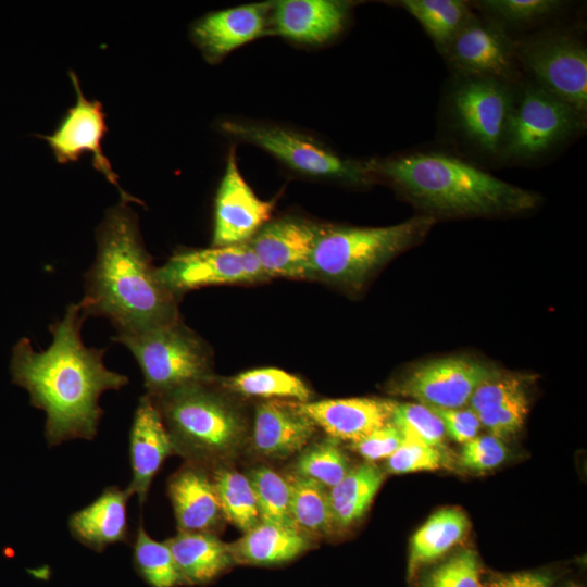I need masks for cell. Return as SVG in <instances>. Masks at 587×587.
<instances>
[{
	"instance_id": "cell-1",
	"label": "cell",
	"mask_w": 587,
	"mask_h": 587,
	"mask_svg": "<svg viewBox=\"0 0 587 587\" xmlns=\"http://www.w3.org/2000/svg\"><path fill=\"white\" fill-rule=\"evenodd\" d=\"M85 320L79 304L71 303L49 326L52 342L46 350L35 351L26 339L14 350L13 380L28 391L32 405L46 413L49 447L73 439L92 440L103 415L101 395L129 382L105 366L107 348L84 344Z\"/></svg>"
},
{
	"instance_id": "cell-2",
	"label": "cell",
	"mask_w": 587,
	"mask_h": 587,
	"mask_svg": "<svg viewBox=\"0 0 587 587\" xmlns=\"http://www.w3.org/2000/svg\"><path fill=\"white\" fill-rule=\"evenodd\" d=\"M96 240V259L84 276L85 296L78 302L85 319L104 317L117 335L179 319L178 300L160 282L127 202L107 211Z\"/></svg>"
},
{
	"instance_id": "cell-3",
	"label": "cell",
	"mask_w": 587,
	"mask_h": 587,
	"mask_svg": "<svg viewBox=\"0 0 587 587\" xmlns=\"http://www.w3.org/2000/svg\"><path fill=\"white\" fill-rule=\"evenodd\" d=\"M366 163L375 178L434 218L522 214L540 201L537 193L446 151L416 150Z\"/></svg>"
},
{
	"instance_id": "cell-4",
	"label": "cell",
	"mask_w": 587,
	"mask_h": 587,
	"mask_svg": "<svg viewBox=\"0 0 587 587\" xmlns=\"http://www.w3.org/2000/svg\"><path fill=\"white\" fill-rule=\"evenodd\" d=\"M214 383L215 378L151 398L172 438L175 453L203 466L236 454L248 430L240 408Z\"/></svg>"
},
{
	"instance_id": "cell-5",
	"label": "cell",
	"mask_w": 587,
	"mask_h": 587,
	"mask_svg": "<svg viewBox=\"0 0 587 587\" xmlns=\"http://www.w3.org/2000/svg\"><path fill=\"white\" fill-rule=\"evenodd\" d=\"M434 223V217L419 215L385 227L323 225L309 278L359 290L377 268L422 240Z\"/></svg>"
},
{
	"instance_id": "cell-6",
	"label": "cell",
	"mask_w": 587,
	"mask_h": 587,
	"mask_svg": "<svg viewBox=\"0 0 587 587\" xmlns=\"http://www.w3.org/2000/svg\"><path fill=\"white\" fill-rule=\"evenodd\" d=\"M112 340L136 359L150 398L214 379L209 346L180 319L139 333L116 334Z\"/></svg>"
},
{
	"instance_id": "cell-7",
	"label": "cell",
	"mask_w": 587,
	"mask_h": 587,
	"mask_svg": "<svg viewBox=\"0 0 587 587\" xmlns=\"http://www.w3.org/2000/svg\"><path fill=\"white\" fill-rule=\"evenodd\" d=\"M586 114L527 82L516 85L498 160L511 164L538 161L582 134Z\"/></svg>"
},
{
	"instance_id": "cell-8",
	"label": "cell",
	"mask_w": 587,
	"mask_h": 587,
	"mask_svg": "<svg viewBox=\"0 0 587 587\" xmlns=\"http://www.w3.org/2000/svg\"><path fill=\"white\" fill-rule=\"evenodd\" d=\"M516 84L453 76L445 97L446 117L467 147L498 160Z\"/></svg>"
},
{
	"instance_id": "cell-9",
	"label": "cell",
	"mask_w": 587,
	"mask_h": 587,
	"mask_svg": "<svg viewBox=\"0 0 587 587\" xmlns=\"http://www.w3.org/2000/svg\"><path fill=\"white\" fill-rule=\"evenodd\" d=\"M519 66L532 82L587 112V48L571 29L547 28L514 40Z\"/></svg>"
},
{
	"instance_id": "cell-10",
	"label": "cell",
	"mask_w": 587,
	"mask_h": 587,
	"mask_svg": "<svg viewBox=\"0 0 587 587\" xmlns=\"http://www.w3.org/2000/svg\"><path fill=\"white\" fill-rule=\"evenodd\" d=\"M221 127L229 136L260 147L305 176L360 186L375 179L366 161L342 158L324 145L291 129L235 120L224 121Z\"/></svg>"
},
{
	"instance_id": "cell-11",
	"label": "cell",
	"mask_w": 587,
	"mask_h": 587,
	"mask_svg": "<svg viewBox=\"0 0 587 587\" xmlns=\"http://www.w3.org/2000/svg\"><path fill=\"white\" fill-rule=\"evenodd\" d=\"M157 275L177 300L184 294L202 287L270 279L248 242L178 250L157 267Z\"/></svg>"
},
{
	"instance_id": "cell-12",
	"label": "cell",
	"mask_w": 587,
	"mask_h": 587,
	"mask_svg": "<svg viewBox=\"0 0 587 587\" xmlns=\"http://www.w3.org/2000/svg\"><path fill=\"white\" fill-rule=\"evenodd\" d=\"M498 372L469 357H445L415 365L392 384L390 392L434 409L464 408L475 389Z\"/></svg>"
},
{
	"instance_id": "cell-13",
	"label": "cell",
	"mask_w": 587,
	"mask_h": 587,
	"mask_svg": "<svg viewBox=\"0 0 587 587\" xmlns=\"http://www.w3.org/2000/svg\"><path fill=\"white\" fill-rule=\"evenodd\" d=\"M442 55L454 76L492 78L511 84L519 83L521 77L514 40L486 16L473 13Z\"/></svg>"
},
{
	"instance_id": "cell-14",
	"label": "cell",
	"mask_w": 587,
	"mask_h": 587,
	"mask_svg": "<svg viewBox=\"0 0 587 587\" xmlns=\"http://www.w3.org/2000/svg\"><path fill=\"white\" fill-rule=\"evenodd\" d=\"M70 77L76 90V103L68 109L58 128L43 138L59 163L77 161L84 153L92 154L95 168L118 189L122 201H137L120 187L118 177L103 154L102 139L108 128L101 102L85 97L75 73L71 72Z\"/></svg>"
},
{
	"instance_id": "cell-15",
	"label": "cell",
	"mask_w": 587,
	"mask_h": 587,
	"mask_svg": "<svg viewBox=\"0 0 587 587\" xmlns=\"http://www.w3.org/2000/svg\"><path fill=\"white\" fill-rule=\"evenodd\" d=\"M273 204L261 200L239 172L230 149L214 207L213 247L248 242L271 218Z\"/></svg>"
},
{
	"instance_id": "cell-16",
	"label": "cell",
	"mask_w": 587,
	"mask_h": 587,
	"mask_svg": "<svg viewBox=\"0 0 587 587\" xmlns=\"http://www.w3.org/2000/svg\"><path fill=\"white\" fill-rule=\"evenodd\" d=\"M323 225L285 216L268 221L249 241L266 275L309 278L312 253Z\"/></svg>"
},
{
	"instance_id": "cell-17",
	"label": "cell",
	"mask_w": 587,
	"mask_h": 587,
	"mask_svg": "<svg viewBox=\"0 0 587 587\" xmlns=\"http://www.w3.org/2000/svg\"><path fill=\"white\" fill-rule=\"evenodd\" d=\"M175 453L172 438L154 403L143 395L137 404L129 432L132 480L126 487L140 505L147 501L151 484L165 459Z\"/></svg>"
},
{
	"instance_id": "cell-18",
	"label": "cell",
	"mask_w": 587,
	"mask_h": 587,
	"mask_svg": "<svg viewBox=\"0 0 587 587\" xmlns=\"http://www.w3.org/2000/svg\"><path fill=\"white\" fill-rule=\"evenodd\" d=\"M316 425L301 410L299 402L270 399L254 412L252 447L265 458L282 460L302 451L316 432Z\"/></svg>"
},
{
	"instance_id": "cell-19",
	"label": "cell",
	"mask_w": 587,
	"mask_h": 587,
	"mask_svg": "<svg viewBox=\"0 0 587 587\" xmlns=\"http://www.w3.org/2000/svg\"><path fill=\"white\" fill-rule=\"evenodd\" d=\"M271 3H251L204 15L192 27V39L215 63L265 33Z\"/></svg>"
},
{
	"instance_id": "cell-20",
	"label": "cell",
	"mask_w": 587,
	"mask_h": 587,
	"mask_svg": "<svg viewBox=\"0 0 587 587\" xmlns=\"http://www.w3.org/2000/svg\"><path fill=\"white\" fill-rule=\"evenodd\" d=\"M351 3L335 0H282L272 4L274 30L303 45H321L346 27Z\"/></svg>"
},
{
	"instance_id": "cell-21",
	"label": "cell",
	"mask_w": 587,
	"mask_h": 587,
	"mask_svg": "<svg viewBox=\"0 0 587 587\" xmlns=\"http://www.w3.org/2000/svg\"><path fill=\"white\" fill-rule=\"evenodd\" d=\"M396 403L379 398H348L299 402V405L328 437L353 442L389 423Z\"/></svg>"
},
{
	"instance_id": "cell-22",
	"label": "cell",
	"mask_w": 587,
	"mask_h": 587,
	"mask_svg": "<svg viewBox=\"0 0 587 587\" xmlns=\"http://www.w3.org/2000/svg\"><path fill=\"white\" fill-rule=\"evenodd\" d=\"M178 532L213 533L223 515L211 476L203 465L188 462L167 484Z\"/></svg>"
},
{
	"instance_id": "cell-23",
	"label": "cell",
	"mask_w": 587,
	"mask_h": 587,
	"mask_svg": "<svg viewBox=\"0 0 587 587\" xmlns=\"http://www.w3.org/2000/svg\"><path fill=\"white\" fill-rule=\"evenodd\" d=\"M467 404L480 425L500 439L516 434L528 411L523 379L501 372L482 383Z\"/></svg>"
},
{
	"instance_id": "cell-24",
	"label": "cell",
	"mask_w": 587,
	"mask_h": 587,
	"mask_svg": "<svg viewBox=\"0 0 587 587\" xmlns=\"http://www.w3.org/2000/svg\"><path fill=\"white\" fill-rule=\"evenodd\" d=\"M130 497L127 488H104L97 499L70 516L67 525L73 538L96 552H102L110 545L128 542Z\"/></svg>"
},
{
	"instance_id": "cell-25",
	"label": "cell",
	"mask_w": 587,
	"mask_h": 587,
	"mask_svg": "<svg viewBox=\"0 0 587 587\" xmlns=\"http://www.w3.org/2000/svg\"><path fill=\"white\" fill-rule=\"evenodd\" d=\"M185 585H207L235 562L213 533L178 532L165 540Z\"/></svg>"
},
{
	"instance_id": "cell-26",
	"label": "cell",
	"mask_w": 587,
	"mask_h": 587,
	"mask_svg": "<svg viewBox=\"0 0 587 587\" xmlns=\"http://www.w3.org/2000/svg\"><path fill=\"white\" fill-rule=\"evenodd\" d=\"M310 547V538L299 530L259 523L241 538L228 544L235 563L274 565L288 562Z\"/></svg>"
},
{
	"instance_id": "cell-27",
	"label": "cell",
	"mask_w": 587,
	"mask_h": 587,
	"mask_svg": "<svg viewBox=\"0 0 587 587\" xmlns=\"http://www.w3.org/2000/svg\"><path fill=\"white\" fill-rule=\"evenodd\" d=\"M384 477L377 465L365 462L352 467L336 486L328 489L334 530L347 529L363 517Z\"/></svg>"
},
{
	"instance_id": "cell-28",
	"label": "cell",
	"mask_w": 587,
	"mask_h": 587,
	"mask_svg": "<svg viewBox=\"0 0 587 587\" xmlns=\"http://www.w3.org/2000/svg\"><path fill=\"white\" fill-rule=\"evenodd\" d=\"M469 530L464 512L446 508L434 513L410 540L408 578L459 544Z\"/></svg>"
},
{
	"instance_id": "cell-29",
	"label": "cell",
	"mask_w": 587,
	"mask_h": 587,
	"mask_svg": "<svg viewBox=\"0 0 587 587\" xmlns=\"http://www.w3.org/2000/svg\"><path fill=\"white\" fill-rule=\"evenodd\" d=\"M399 5L421 24L441 54L474 13L471 2L463 0H402Z\"/></svg>"
},
{
	"instance_id": "cell-30",
	"label": "cell",
	"mask_w": 587,
	"mask_h": 587,
	"mask_svg": "<svg viewBox=\"0 0 587 587\" xmlns=\"http://www.w3.org/2000/svg\"><path fill=\"white\" fill-rule=\"evenodd\" d=\"M221 384L226 391L265 400L309 402L312 397L310 388L301 378L276 367L249 370L225 378Z\"/></svg>"
},
{
	"instance_id": "cell-31",
	"label": "cell",
	"mask_w": 587,
	"mask_h": 587,
	"mask_svg": "<svg viewBox=\"0 0 587 587\" xmlns=\"http://www.w3.org/2000/svg\"><path fill=\"white\" fill-rule=\"evenodd\" d=\"M287 479L290 487V514L296 529L309 538L332 534L334 527L328 489L297 474Z\"/></svg>"
},
{
	"instance_id": "cell-32",
	"label": "cell",
	"mask_w": 587,
	"mask_h": 587,
	"mask_svg": "<svg viewBox=\"0 0 587 587\" xmlns=\"http://www.w3.org/2000/svg\"><path fill=\"white\" fill-rule=\"evenodd\" d=\"M211 478L223 519L243 533L261 523L255 495L246 475L217 467Z\"/></svg>"
},
{
	"instance_id": "cell-33",
	"label": "cell",
	"mask_w": 587,
	"mask_h": 587,
	"mask_svg": "<svg viewBox=\"0 0 587 587\" xmlns=\"http://www.w3.org/2000/svg\"><path fill=\"white\" fill-rule=\"evenodd\" d=\"M133 565L150 587L185 585L167 544L153 539L139 525L133 545Z\"/></svg>"
},
{
	"instance_id": "cell-34",
	"label": "cell",
	"mask_w": 587,
	"mask_h": 587,
	"mask_svg": "<svg viewBox=\"0 0 587 587\" xmlns=\"http://www.w3.org/2000/svg\"><path fill=\"white\" fill-rule=\"evenodd\" d=\"M558 0H482L471 5L483 13V16L509 28L523 29L537 26L555 16L565 7Z\"/></svg>"
},
{
	"instance_id": "cell-35",
	"label": "cell",
	"mask_w": 587,
	"mask_h": 587,
	"mask_svg": "<svg viewBox=\"0 0 587 587\" xmlns=\"http://www.w3.org/2000/svg\"><path fill=\"white\" fill-rule=\"evenodd\" d=\"M246 476L255 495L260 521L296 529L290 514L288 479L265 466L254 467Z\"/></svg>"
},
{
	"instance_id": "cell-36",
	"label": "cell",
	"mask_w": 587,
	"mask_h": 587,
	"mask_svg": "<svg viewBox=\"0 0 587 587\" xmlns=\"http://www.w3.org/2000/svg\"><path fill=\"white\" fill-rule=\"evenodd\" d=\"M338 441L327 437L307 446L296 462V474L310 478L326 489L336 486L351 470Z\"/></svg>"
},
{
	"instance_id": "cell-37",
	"label": "cell",
	"mask_w": 587,
	"mask_h": 587,
	"mask_svg": "<svg viewBox=\"0 0 587 587\" xmlns=\"http://www.w3.org/2000/svg\"><path fill=\"white\" fill-rule=\"evenodd\" d=\"M390 422L404 440L446 449V430L441 419L429 407L422 403H396Z\"/></svg>"
},
{
	"instance_id": "cell-38",
	"label": "cell",
	"mask_w": 587,
	"mask_h": 587,
	"mask_svg": "<svg viewBox=\"0 0 587 587\" xmlns=\"http://www.w3.org/2000/svg\"><path fill=\"white\" fill-rule=\"evenodd\" d=\"M417 587H483L480 564L473 549H463L422 574Z\"/></svg>"
},
{
	"instance_id": "cell-39",
	"label": "cell",
	"mask_w": 587,
	"mask_h": 587,
	"mask_svg": "<svg viewBox=\"0 0 587 587\" xmlns=\"http://www.w3.org/2000/svg\"><path fill=\"white\" fill-rule=\"evenodd\" d=\"M451 459L446 449L404 440L387 459V471L404 474L420 471H435L449 467Z\"/></svg>"
},
{
	"instance_id": "cell-40",
	"label": "cell",
	"mask_w": 587,
	"mask_h": 587,
	"mask_svg": "<svg viewBox=\"0 0 587 587\" xmlns=\"http://www.w3.org/2000/svg\"><path fill=\"white\" fill-rule=\"evenodd\" d=\"M508 455V449L500 438L492 435L476 436L463 444L459 457L462 467L482 472L499 466Z\"/></svg>"
},
{
	"instance_id": "cell-41",
	"label": "cell",
	"mask_w": 587,
	"mask_h": 587,
	"mask_svg": "<svg viewBox=\"0 0 587 587\" xmlns=\"http://www.w3.org/2000/svg\"><path fill=\"white\" fill-rule=\"evenodd\" d=\"M403 441L401 433L389 422L365 437L350 442V448L369 462H374L388 459Z\"/></svg>"
},
{
	"instance_id": "cell-42",
	"label": "cell",
	"mask_w": 587,
	"mask_h": 587,
	"mask_svg": "<svg viewBox=\"0 0 587 587\" xmlns=\"http://www.w3.org/2000/svg\"><path fill=\"white\" fill-rule=\"evenodd\" d=\"M441 419L446 435L452 440L465 444L477 436L480 422L470 408L434 409Z\"/></svg>"
},
{
	"instance_id": "cell-43",
	"label": "cell",
	"mask_w": 587,
	"mask_h": 587,
	"mask_svg": "<svg viewBox=\"0 0 587 587\" xmlns=\"http://www.w3.org/2000/svg\"><path fill=\"white\" fill-rule=\"evenodd\" d=\"M553 578L548 572L528 571L495 576L483 587H551Z\"/></svg>"
},
{
	"instance_id": "cell-44",
	"label": "cell",
	"mask_w": 587,
	"mask_h": 587,
	"mask_svg": "<svg viewBox=\"0 0 587 587\" xmlns=\"http://www.w3.org/2000/svg\"><path fill=\"white\" fill-rule=\"evenodd\" d=\"M563 587H579V586L576 585V584L570 583V584H567L566 586H563Z\"/></svg>"
}]
</instances>
